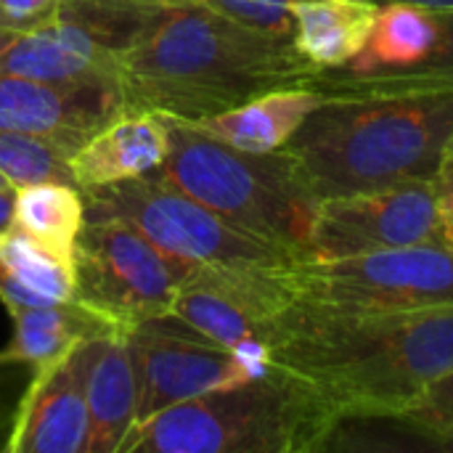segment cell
Returning <instances> with one entry per match:
<instances>
[{
	"instance_id": "obj_24",
	"label": "cell",
	"mask_w": 453,
	"mask_h": 453,
	"mask_svg": "<svg viewBox=\"0 0 453 453\" xmlns=\"http://www.w3.org/2000/svg\"><path fill=\"white\" fill-rule=\"evenodd\" d=\"M244 27L265 32L279 40L295 42V16L297 0H196Z\"/></svg>"
},
{
	"instance_id": "obj_29",
	"label": "cell",
	"mask_w": 453,
	"mask_h": 453,
	"mask_svg": "<svg viewBox=\"0 0 453 453\" xmlns=\"http://www.w3.org/2000/svg\"><path fill=\"white\" fill-rule=\"evenodd\" d=\"M13 202H16V188L0 191V234L13 226Z\"/></svg>"
},
{
	"instance_id": "obj_22",
	"label": "cell",
	"mask_w": 453,
	"mask_h": 453,
	"mask_svg": "<svg viewBox=\"0 0 453 453\" xmlns=\"http://www.w3.org/2000/svg\"><path fill=\"white\" fill-rule=\"evenodd\" d=\"M0 260L40 305L74 297V260L37 242L19 226L0 234Z\"/></svg>"
},
{
	"instance_id": "obj_3",
	"label": "cell",
	"mask_w": 453,
	"mask_h": 453,
	"mask_svg": "<svg viewBox=\"0 0 453 453\" xmlns=\"http://www.w3.org/2000/svg\"><path fill=\"white\" fill-rule=\"evenodd\" d=\"M284 151L319 202L433 180L453 154V90L324 96Z\"/></svg>"
},
{
	"instance_id": "obj_19",
	"label": "cell",
	"mask_w": 453,
	"mask_h": 453,
	"mask_svg": "<svg viewBox=\"0 0 453 453\" xmlns=\"http://www.w3.org/2000/svg\"><path fill=\"white\" fill-rule=\"evenodd\" d=\"M377 11L374 0H297L295 48L316 69L342 66L366 45Z\"/></svg>"
},
{
	"instance_id": "obj_25",
	"label": "cell",
	"mask_w": 453,
	"mask_h": 453,
	"mask_svg": "<svg viewBox=\"0 0 453 453\" xmlns=\"http://www.w3.org/2000/svg\"><path fill=\"white\" fill-rule=\"evenodd\" d=\"M406 417L422 425L443 451H453V369L422 395L417 406L406 411Z\"/></svg>"
},
{
	"instance_id": "obj_6",
	"label": "cell",
	"mask_w": 453,
	"mask_h": 453,
	"mask_svg": "<svg viewBox=\"0 0 453 453\" xmlns=\"http://www.w3.org/2000/svg\"><path fill=\"white\" fill-rule=\"evenodd\" d=\"M88 218H119L135 226L170 257L196 265H284L303 260L295 252L257 239L178 186L143 175L85 188Z\"/></svg>"
},
{
	"instance_id": "obj_1",
	"label": "cell",
	"mask_w": 453,
	"mask_h": 453,
	"mask_svg": "<svg viewBox=\"0 0 453 453\" xmlns=\"http://www.w3.org/2000/svg\"><path fill=\"white\" fill-rule=\"evenodd\" d=\"M265 348L271 366L311 382L340 419L406 414L453 369V305L348 313L292 300Z\"/></svg>"
},
{
	"instance_id": "obj_27",
	"label": "cell",
	"mask_w": 453,
	"mask_h": 453,
	"mask_svg": "<svg viewBox=\"0 0 453 453\" xmlns=\"http://www.w3.org/2000/svg\"><path fill=\"white\" fill-rule=\"evenodd\" d=\"M64 0H0V29L27 35L61 16Z\"/></svg>"
},
{
	"instance_id": "obj_12",
	"label": "cell",
	"mask_w": 453,
	"mask_h": 453,
	"mask_svg": "<svg viewBox=\"0 0 453 453\" xmlns=\"http://www.w3.org/2000/svg\"><path fill=\"white\" fill-rule=\"evenodd\" d=\"M88 345H77L66 358L35 374L21 401L8 453H88Z\"/></svg>"
},
{
	"instance_id": "obj_15",
	"label": "cell",
	"mask_w": 453,
	"mask_h": 453,
	"mask_svg": "<svg viewBox=\"0 0 453 453\" xmlns=\"http://www.w3.org/2000/svg\"><path fill=\"white\" fill-rule=\"evenodd\" d=\"M130 332L90 340L85 369V398L90 414L88 453H119L135 425L138 382L130 350Z\"/></svg>"
},
{
	"instance_id": "obj_18",
	"label": "cell",
	"mask_w": 453,
	"mask_h": 453,
	"mask_svg": "<svg viewBox=\"0 0 453 453\" xmlns=\"http://www.w3.org/2000/svg\"><path fill=\"white\" fill-rule=\"evenodd\" d=\"M441 24L435 8L414 3L380 5L366 45L334 69H319L321 77H364L380 72H395L419 64L438 42Z\"/></svg>"
},
{
	"instance_id": "obj_30",
	"label": "cell",
	"mask_w": 453,
	"mask_h": 453,
	"mask_svg": "<svg viewBox=\"0 0 453 453\" xmlns=\"http://www.w3.org/2000/svg\"><path fill=\"white\" fill-rule=\"evenodd\" d=\"M377 5H388V3H414V5H425V8H453V0H374Z\"/></svg>"
},
{
	"instance_id": "obj_17",
	"label": "cell",
	"mask_w": 453,
	"mask_h": 453,
	"mask_svg": "<svg viewBox=\"0 0 453 453\" xmlns=\"http://www.w3.org/2000/svg\"><path fill=\"white\" fill-rule=\"evenodd\" d=\"M5 311L11 316L13 334L8 348L0 353L27 361L37 372L58 364L82 342L125 332L77 300L50 305H8Z\"/></svg>"
},
{
	"instance_id": "obj_26",
	"label": "cell",
	"mask_w": 453,
	"mask_h": 453,
	"mask_svg": "<svg viewBox=\"0 0 453 453\" xmlns=\"http://www.w3.org/2000/svg\"><path fill=\"white\" fill-rule=\"evenodd\" d=\"M37 369L27 361L0 353V451L8 453V441L16 427L21 401L35 380Z\"/></svg>"
},
{
	"instance_id": "obj_20",
	"label": "cell",
	"mask_w": 453,
	"mask_h": 453,
	"mask_svg": "<svg viewBox=\"0 0 453 453\" xmlns=\"http://www.w3.org/2000/svg\"><path fill=\"white\" fill-rule=\"evenodd\" d=\"M441 37L435 48L411 66L364 77H321L308 82L321 96H369V93H435L453 90V8H435Z\"/></svg>"
},
{
	"instance_id": "obj_21",
	"label": "cell",
	"mask_w": 453,
	"mask_h": 453,
	"mask_svg": "<svg viewBox=\"0 0 453 453\" xmlns=\"http://www.w3.org/2000/svg\"><path fill=\"white\" fill-rule=\"evenodd\" d=\"M85 196L82 188L66 183H37L16 188L13 226L72 257L74 242L85 226Z\"/></svg>"
},
{
	"instance_id": "obj_9",
	"label": "cell",
	"mask_w": 453,
	"mask_h": 453,
	"mask_svg": "<svg viewBox=\"0 0 453 453\" xmlns=\"http://www.w3.org/2000/svg\"><path fill=\"white\" fill-rule=\"evenodd\" d=\"M451 242L433 180L319 202L305 260H340L382 250Z\"/></svg>"
},
{
	"instance_id": "obj_32",
	"label": "cell",
	"mask_w": 453,
	"mask_h": 453,
	"mask_svg": "<svg viewBox=\"0 0 453 453\" xmlns=\"http://www.w3.org/2000/svg\"><path fill=\"white\" fill-rule=\"evenodd\" d=\"M5 188H13V186H11V183H8V178L0 173V191H5Z\"/></svg>"
},
{
	"instance_id": "obj_33",
	"label": "cell",
	"mask_w": 453,
	"mask_h": 453,
	"mask_svg": "<svg viewBox=\"0 0 453 453\" xmlns=\"http://www.w3.org/2000/svg\"><path fill=\"white\" fill-rule=\"evenodd\" d=\"M451 242H453V234H451Z\"/></svg>"
},
{
	"instance_id": "obj_2",
	"label": "cell",
	"mask_w": 453,
	"mask_h": 453,
	"mask_svg": "<svg viewBox=\"0 0 453 453\" xmlns=\"http://www.w3.org/2000/svg\"><path fill=\"white\" fill-rule=\"evenodd\" d=\"M319 69L289 40L244 27L196 0H162L119 56L125 111L196 122Z\"/></svg>"
},
{
	"instance_id": "obj_31",
	"label": "cell",
	"mask_w": 453,
	"mask_h": 453,
	"mask_svg": "<svg viewBox=\"0 0 453 453\" xmlns=\"http://www.w3.org/2000/svg\"><path fill=\"white\" fill-rule=\"evenodd\" d=\"M16 37H19V35H13V32H8V29H0V56L13 45Z\"/></svg>"
},
{
	"instance_id": "obj_11",
	"label": "cell",
	"mask_w": 453,
	"mask_h": 453,
	"mask_svg": "<svg viewBox=\"0 0 453 453\" xmlns=\"http://www.w3.org/2000/svg\"><path fill=\"white\" fill-rule=\"evenodd\" d=\"M122 111L125 101L114 80L48 82L0 74V130L48 138L72 157Z\"/></svg>"
},
{
	"instance_id": "obj_16",
	"label": "cell",
	"mask_w": 453,
	"mask_h": 453,
	"mask_svg": "<svg viewBox=\"0 0 453 453\" xmlns=\"http://www.w3.org/2000/svg\"><path fill=\"white\" fill-rule=\"evenodd\" d=\"M324 104V96L311 85H284L247 98L244 104L196 119L194 127L212 138L252 154L281 151L300 125Z\"/></svg>"
},
{
	"instance_id": "obj_23",
	"label": "cell",
	"mask_w": 453,
	"mask_h": 453,
	"mask_svg": "<svg viewBox=\"0 0 453 453\" xmlns=\"http://www.w3.org/2000/svg\"><path fill=\"white\" fill-rule=\"evenodd\" d=\"M0 173L13 188L37 183L77 186L69 151H64L48 138L16 130H0Z\"/></svg>"
},
{
	"instance_id": "obj_14",
	"label": "cell",
	"mask_w": 453,
	"mask_h": 453,
	"mask_svg": "<svg viewBox=\"0 0 453 453\" xmlns=\"http://www.w3.org/2000/svg\"><path fill=\"white\" fill-rule=\"evenodd\" d=\"M167 119L151 111H122L72 157L77 186L98 188L157 173L170 157Z\"/></svg>"
},
{
	"instance_id": "obj_4",
	"label": "cell",
	"mask_w": 453,
	"mask_h": 453,
	"mask_svg": "<svg viewBox=\"0 0 453 453\" xmlns=\"http://www.w3.org/2000/svg\"><path fill=\"white\" fill-rule=\"evenodd\" d=\"M337 419L311 382L271 366L135 425L119 453H319Z\"/></svg>"
},
{
	"instance_id": "obj_10",
	"label": "cell",
	"mask_w": 453,
	"mask_h": 453,
	"mask_svg": "<svg viewBox=\"0 0 453 453\" xmlns=\"http://www.w3.org/2000/svg\"><path fill=\"white\" fill-rule=\"evenodd\" d=\"M127 337L138 382L135 425L170 406L252 377L231 350L210 342L173 316L146 321Z\"/></svg>"
},
{
	"instance_id": "obj_8",
	"label": "cell",
	"mask_w": 453,
	"mask_h": 453,
	"mask_svg": "<svg viewBox=\"0 0 453 453\" xmlns=\"http://www.w3.org/2000/svg\"><path fill=\"white\" fill-rule=\"evenodd\" d=\"M72 260V300L125 332L170 316L180 284L194 271L119 218H85Z\"/></svg>"
},
{
	"instance_id": "obj_13",
	"label": "cell",
	"mask_w": 453,
	"mask_h": 453,
	"mask_svg": "<svg viewBox=\"0 0 453 453\" xmlns=\"http://www.w3.org/2000/svg\"><path fill=\"white\" fill-rule=\"evenodd\" d=\"M0 74L48 82L114 80L119 82V50L104 42L82 21L58 16L42 29L19 35L0 56Z\"/></svg>"
},
{
	"instance_id": "obj_28",
	"label": "cell",
	"mask_w": 453,
	"mask_h": 453,
	"mask_svg": "<svg viewBox=\"0 0 453 453\" xmlns=\"http://www.w3.org/2000/svg\"><path fill=\"white\" fill-rule=\"evenodd\" d=\"M435 194H438V207L443 215V223L449 228V234H453V154L441 165L438 175L433 178Z\"/></svg>"
},
{
	"instance_id": "obj_5",
	"label": "cell",
	"mask_w": 453,
	"mask_h": 453,
	"mask_svg": "<svg viewBox=\"0 0 453 453\" xmlns=\"http://www.w3.org/2000/svg\"><path fill=\"white\" fill-rule=\"evenodd\" d=\"M165 119L173 149L151 175L178 186L242 231L305 260L319 196L300 165L284 149L252 154L212 138L191 122Z\"/></svg>"
},
{
	"instance_id": "obj_7",
	"label": "cell",
	"mask_w": 453,
	"mask_h": 453,
	"mask_svg": "<svg viewBox=\"0 0 453 453\" xmlns=\"http://www.w3.org/2000/svg\"><path fill=\"white\" fill-rule=\"evenodd\" d=\"M292 300L348 313H403L453 305V242H430L287 268Z\"/></svg>"
}]
</instances>
